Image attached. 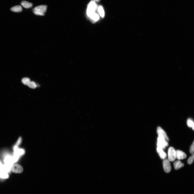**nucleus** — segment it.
Instances as JSON below:
<instances>
[{
  "mask_svg": "<svg viewBox=\"0 0 194 194\" xmlns=\"http://www.w3.org/2000/svg\"><path fill=\"white\" fill-rule=\"evenodd\" d=\"M97 8V4L94 0L91 1L88 5L87 10V14L88 17L90 18L95 13Z\"/></svg>",
  "mask_w": 194,
  "mask_h": 194,
  "instance_id": "obj_1",
  "label": "nucleus"
},
{
  "mask_svg": "<svg viewBox=\"0 0 194 194\" xmlns=\"http://www.w3.org/2000/svg\"><path fill=\"white\" fill-rule=\"evenodd\" d=\"M47 6L46 5H41L35 7L33 9V13L36 15L43 16L46 12Z\"/></svg>",
  "mask_w": 194,
  "mask_h": 194,
  "instance_id": "obj_2",
  "label": "nucleus"
},
{
  "mask_svg": "<svg viewBox=\"0 0 194 194\" xmlns=\"http://www.w3.org/2000/svg\"><path fill=\"white\" fill-rule=\"evenodd\" d=\"M157 145L158 147L161 148L163 149L167 147L169 144L167 141L165 140L163 136L159 135L157 138Z\"/></svg>",
  "mask_w": 194,
  "mask_h": 194,
  "instance_id": "obj_3",
  "label": "nucleus"
},
{
  "mask_svg": "<svg viewBox=\"0 0 194 194\" xmlns=\"http://www.w3.org/2000/svg\"><path fill=\"white\" fill-rule=\"evenodd\" d=\"M168 160L170 161L173 162L176 158V151L172 147H170L168 150Z\"/></svg>",
  "mask_w": 194,
  "mask_h": 194,
  "instance_id": "obj_4",
  "label": "nucleus"
},
{
  "mask_svg": "<svg viewBox=\"0 0 194 194\" xmlns=\"http://www.w3.org/2000/svg\"><path fill=\"white\" fill-rule=\"evenodd\" d=\"M163 162V166L165 172L168 173L171 171V163L169 160L164 159Z\"/></svg>",
  "mask_w": 194,
  "mask_h": 194,
  "instance_id": "obj_5",
  "label": "nucleus"
},
{
  "mask_svg": "<svg viewBox=\"0 0 194 194\" xmlns=\"http://www.w3.org/2000/svg\"><path fill=\"white\" fill-rule=\"evenodd\" d=\"M12 171L14 173L20 174L23 171V167L21 165L18 164H16L12 166L11 168Z\"/></svg>",
  "mask_w": 194,
  "mask_h": 194,
  "instance_id": "obj_6",
  "label": "nucleus"
},
{
  "mask_svg": "<svg viewBox=\"0 0 194 194\" xmlns=\"http://www.w3.org/2000/svg\"><path fill=\"white\" fill-rule=\"evenodd\" d=\"M157 132L158 135H160L163 136L165 140L167 142L169 141V139L166 133L160 127H158L157 129Z\"/></svg>",
  "mask_w": 194,
  "mask_h": 194,
  "instance_id": "obj_7",
  "label": "nucleus"
},
{
  "mask_svg": "<svg viewBox=\"0 0 194 194\" xmlns=\"http://www.w3.org/2000/svg\"><path fill=\"white\" fill-rule=\"evenodd\" d=\"M176 158L178 160H180L186 158V155L185 153L180 150L176 151Z\"/></svg>",
  "mask_w": 194,
  "mask_h": 194,
  "instance_id": "obj_8",
  "label": "nucleus"
},
{
  "mask_svg": "<svg viewBox=\"0 0 194 194\" xmlns=\"http://www.w3.org/2000/svg\"><path fill=\"white\" fill-rule=\"evenodd\" d=\"M157 151L162 159H164L167 157V155L163 149L161 148L158 147L157 148Z\"/></svg>",
  "mask_w": 194,
  "mask_h": 194,
  "instance_id": "obj_9",
  "label": "nucleus"
},
{
  "mask_svg": "<svg viewBox=\"0 0 194 194\" xmlns=\"http://www.w3.org/2000/svg\"><path fill=\"white\" fill-rule=\"evenodd\" d=\"M14 154L15 155L18 156L19 155H23L24 153V151L23 149H20L18 147L15 146L14 148Z\"/></svg>",
  "mask_w": 194,
  "mask_h": 194,
  "instance_id": "obj_10",
  "label": "nucleus"
},
{
  "mask_svg": "<svg viewBox=\"0 0 194 194\" xmlns=\"http://www.w3.org/2000/svg\"><path fill=\"white\" fill-rule=\"evenodd\" d=\"M90 18L91 22L93 23H94L99 20L100 17L97 14L95 13L91 16Z\"/></svg>",
  "mask_w": 194,
  "mask_h": 194,
  "instance_id": "obj_11",
  "label": "nucleus"
},
{
  "mask_svg": "<svg viewBox=\"0 0 194 194\" xmlns=\"http://www.w3.org/2000/svg\"><path fill=\"white\" fill-rule=\"evenodd\" d=\"M174 168L176 170L180 169L184 166V164L179 160L174 162Z\"/></svg>",
  "mask_w": 194,
  "mask_h": 194,
  "instance_id": "obj_12",
  "label": "nucleus"
},
{
  "mask_svg": "<svg viewBox=\"0 0 194 194\" xmlns=\"http://www.w3.org/2000/svg\"><path fill=\"white\" fill-rule=\"evenodd\" d=\"M21 5L26 8H31L33 4L32 3L26 1H23L21 3Z\"/></svg>",
  "mask_w": 194,
  "mask_h": 194,
  "instance_id": "obj_13",
  "label": "nucleus"
},
{
  "mask_svg": "<svg viewBox=\"0 0 194 194\" xmlns=\"http://www.w3.org/2000/svg\"><path fill=\"white\" fill-rule=\"evenodd\" d=\"M12 11L15 12H20L22 11V8L20 6H14L11 9Z\"/></svg>",
  "mask_w": 194,
  "mask_h": 194,
  "instance_id": "obj_14",
  "label": "nucleus"
},
{
  "mask_svg": "<svg viewBox=\"0 0 194 194\" xmlns=\"http://www.w3.org/2000/svg\"><path fill=\"white\" fill-rule=\"evenodd\" d=\"M98 9L100 16L102 18H104L105 16V13L103 7L101 6H100L98 7Z\"/></svg>",
  "mask_w": 194,
  "mask_h": 194,
  "instance_id": "obj_15",
  "label": "nucleus"
},
{
  "mask_svg": "<svg viewBox=\"0 0 194 194\" xmlns=\"http://www.w3.org/2000/svg\"><path fill=\"white\" fill-rule=\"evenodd\" d=\"M14 162L13 158L10 157H7L5 159V163L6 164L11 166Z\"/></svg>",
  "mask_w": 194,
  "mask_h": 194,
  "instance_id": "obj_16",
  "label": "nucleus"
},
{
  "mask_svg": "<svg viewBox=\"0 0 194 194\" xmlns=\"http://www.w3.org/2000/svg\"><path fill=\"white\" fill-rule=\"evenodd\" d=\"M0 178L4 179L8 178H9V175L7 172L1 170L0 171Z\"/></svg>",
  "mask_w": 194,
  "mask_h": 194,
  "instance_id": "obj_17",
  "label": "nucleus"
},
{
  "mask_svg": "<svg viewBox=\"0 0 194 194\" xmlns=\"http://www.w3.org/2000/svg\"><path fill=\"white\" fill-rule=\"evenodd\" d=\"M187 125L189 127L192 128L193 130H194V122L192 119L189 118L188 119L187 122Z\"/></svg>",
  "mask_w": 194,
  "mask_h": 194,
  "instance_id": "obj_18",
  "label": "nucleus"
},
{
  "mask_svg": "<svg viewBox=\"0 0 194 194\" xmlns=\"http://www.w3.org/2000/svg\"><path fill=\"white\" fill-rule=\"evenodd\" d=\"M27 85L29 87L33 89H34L37 87L36 84L32 81H30L28 84Z\"/></svg>",
  "mask_w": 194,
  "mask_h": 194,
  "instance_id": "obj_19",
  "label": "nucleus"
},
{
  "mask_svg": "<svg viewBox=\"0 0 194 194\" xmlns=\"http://www.w3.org/2000/svg\"><path fill=\"white\" fill-rule=\"evenodd\" d=\"M30 81V79L28 78H23L22 80V82L24 85H27L28 84Z\"/></svg>",
  "mask_w": 194,
  "mask_h": 194,
  "instance_id": "obj_20",
  "label": "nucleus"
},
{
  "mask_svg": "<svg viewBox=\"0 0 194 194\" xmlns=\"http://www.w3.org/2000/svg\"><path fill=\"white\" fill-rule=\"evenodd\" d=\"M194 159V155L193 154L188 159V163L189 164H191L193 163Z\"/></svg>",
  "mask_w": 194,
  "mask_h": 194,
  "instance_id": "obj_21",
  "label": "nucleus"
},
{
  "mask_svg": "<svg viewBox=\"0 0 194 194\" xmlns=\"http://www.w3.org/2000/svg\"><path fill=\"white\" fill-rule=\"evenodd\" d=\"M194 142H193L192 145L191 146L190 150V152L191 154H194Z\"/></svg>",
  "mask_w": 194,
  "mask_h": 194,
  "instance_id": "obj_22",
  "label": "nucleus"
},
{
  "mask_svg": "<svg viewBox=\"0 0 194 194\" xmlns=\"http://www.w3.org/2000/svg\"><path fill=\"white\" fill-rule=\"evenodd\" d=\"M22 141V138L21 137H20L18 141V142L17 143H16V147H18V146L20 145V144L21 143Z\"/></svg>",
  "mask_w": 194,
  "mask_h": 194,
  "instance_id": "obj_23",
  "label": "nucleus"
},
{
  "mask_svg": "<svg viewBox=\"0 0 194 194\" xmlns=\"http://www.w3.org/2000/svg\"><path fill=\"white\" fill-rule=\"evenodd\" d=\"M94 0L95 2H99L100 1V0Z\"/></svg>",
  "mask_w": 194,
  "mask_h": 194,
  "instance_id": "obj_24",
  "label": "nucleus"
}]
</instances>
